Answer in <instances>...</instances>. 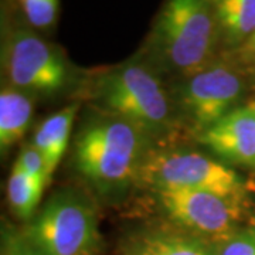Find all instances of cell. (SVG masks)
I'll use <instances>...</instances> for the list:
<instances>
[{"label":"cell","instance_id":"cell-8","mask_svg":"<svg viewBox=\"0 0 255 255\" xmlns=\"http://www.w3.org/2000/svg\"><path fill=\"white\" fill-rule=\"evenodd\" d=\"M1 68L7 85L30 95H51L70 82V68L63 54L26 28L7 36L1 48Z\"/></svg>","mask_w":255,"mask_h":255},{"label":"cell","instance_id":"cell-17","mask_svg":"<svg viewBox=\"0 0 255 255\" xmlns=\"http://www.w3.org/2000/svg\"><path fill=\"white\" fill-rule=\"evenodd\" d=\"M16 163L30 176H33L34 179L43 182L44 184L48 183L46 169V160L43 155L38 152L36 146L33 143H26L21 147L20 153H18Z\"/></svg>","mask_w":255,"mask_h":255},{"label":"cell","instance_id":"cell-20","mask_svg":"<svg viewBox=\"0 0 255 255\" xmlns=\"http://www.w3.org/2000/svg\"><path fill=\"white\" fill-rule=\"evenodd\" d=\"M251 104H253V105H254V108H255V101H253V102H251Z\"/></svg>","mask_w":255,"mask_h":255},{"label":"cell","instance_id":"cell-6","mask_svg":"<svg viewBox=\"0 0 255 255\" xmlns=\"http://www.w3.org/2000/svg\"><path fill=\"white\" fill-rule=\"evenodd\" d=\"M137 182L150 190L177 189L248 199L246 179L227 163L193 150L149 152Z\"/></svg>","mask_w":255,"mask_h":255},{"label":"cell","instance_id":"cell-12","mask_svg":"<svg viewBox=\"0 0 255 255\" xmlns=\"http://www.w3.org/2000/svg\"><path fill=\"white\" fill-rule=\"evenodd\" d=\"M33 95L6 85L0 91V149L9 150L24 136L33 118Z\"/></svg>","mask_w":255,"mask_h":255},{"label":"cell","instance_id":"cell-4","mask_svg":"<svg viewBox=\"0 0 255 255\" xmlns=\"http://www.w3.org/2000/svg\"><path fill=\"white\" fill-rule=\"evenodd\" d=\"M21 233L43 255H98L102 244L97 211L74 191L57 193Z\"/></svg>","mask_w":255,"mask_h":255},{"label":"cell","instance_id":"cell-1","mask_svg":"<svg viewBox=\"0 0 255 255\" xmlns=\"http://www.w3.org/2000/svg\"><path fill=\"white\" fill-rule=\"evenodd\" d=\"M149 136L127 119L105 115L92 119L75 137L74 160L78 172L102 193L124 190L137 182L149 153Z\"/></svg>","mask_w":255,"mask_h":255},{"label":"cell","instance_id":"cell-5","mask_svg":"<svg viewBox=\"0 0 255 255\" xmlns=\"http://www.w3.org/2000/svg\"><path fill=\"white\" fill-rule=\"evenodd\" d=\"M160 211L180 231L216 247L247 226L248 199L200 190H153Z\"/></svg>","mask_w":255,"mask_h":255},{"label":"cell","instance_id":"cell-19","mask_svg":"<svg viewBox=\"0 0 255 255\" xmlns=\"http://www.w3.org/2000/svg\"><path fill=\"white\" fill-rule=\"evenodd\" d=\"M238 50H240L241 57H243V60H244V61H247L248 64H253V65H255V33L253 34V36L250 37V38H248L246 43L240 47Z\"/></svg>","mask_w":255,"mask_h":255},{"label":"cell","instance_id":"cell-9","mask_svg":"<svg viewBox=\"0 0 255 255\" xmlns=\"http://www.w3.org/2000/svg\"><path fill=\"white\" fill-rule=\"evenodd\" d=\"M199 142L230 163L255 169V108L241 105L197 135Z\"/></svg>","mask_w":255,"mask_h":255},{"label":"cell","instance_id":"cell-10","mask_svg":"<svg viewBox=\"0 0 255 255\" xmlns=\"http://www.w3.org/2000/svg\"><path fill=\"white\" fill-rule=\"evenodd\" d=\"M78 112V104L68 105L53 114L41 122L33 136V145L38 149L46 160L48 182L53 177L57 166L68 146L73 122Z\"/></svg>","mask_w":255,"mask_h":255},{"label":"cell","instance_id":"cell-16","mask_svg":"<svg viewBox=\"0 0 255 255\" xmlns=\"http://www.w3.org/2000/svg\"><path fill=\"white\" fill-rule=\"evenodd\" d=\"M26 17L34 27L53 26L58 14V0H21Z\"/></svg>","mask_w":255,"mask_h":255},{"label":"cell","instance_id":"cell-2","mask_svg":"<svg viewBox=\"0 0 255 255\" xmlns=\"http://www.w3.org/2000/svg\"><path fill=\"white\" fill-rule=\"evenodd\" d=\"M220 34L211 0H167L156 23V58L182 78L214 60Z\"/></svg>","mask_w":255,"mask_h":255},{"label":"cell","instance_id":"cell-3","mask_svg":"<svg viewBox=\"0 0 255 255\" xmlns=\"http://www.w3.org/2000/svg\"><path fill=\"white\" fill-rule=\"evenodd\" d=\"M95 94L107 112L136 125L149 137L173 128V101L157 74L142 61H129L105 74Z\"/></svg>","mask_w":255,"mask_h":255},{"label":"cell","instance_id":"cell-11","mask_svg":"<svg viewBox=\"0 0 255 255\" xmlns=\"http://www.w3.org/2000/svg\"><path fill=\"white\" fill-rule=\"evenodd\" d=\"M124 255H214V247L180 230H159L135 238Z\"/></svg>","mask_w":255,"mask_h":255},{"label":"cell","instance_id":"cell-14","mask_svg":"<svg viewBox=\"0 0 255 255\" xmlns=\"http://www.w3.org/2000/svg\"><path fill=\"white\" fill-rule=\"evenodd\" d=\"M44 187V183L26 173L14 163L7 180V200L14 216L27 223L33 219Z\"/></svg>","mask_w":255,"mask_h":255},{"label":"cell","instance_id":"cell-15","mask_svg":"<svg viewBox=\"0 0 255 255\" xmlns=\"http://www.w3.org/2000/svg\"><path fill=\"white\" fill-rule=\"evenodd\" d=\"M214 255H255V219L214 247Z\"/></svg>","mask_w":255,"mask_h":255},{"label":"cell","instance_id":"cell-18","mask_svg":"<svg viewBox=\"0 0 255 255\" xmlns=\"http://www.w3.org/2000/svg\"><path fill=\"white\" fill-rule=\"evenodd\" d=\"M3 255H43L24 238L21 231L13 227H4L1 231Z\"/></svg>","mask_w":255,"mask_h":255},{"label":"cell","instance_id":"cell-7","mask_svg":"<svg viewBox=\"0 0 255 255\" xmlns=\"http://www.w3.org/2000/svg\"><path fill=\"white\" fill-rule=\"evenodd\" d=\"M246 91L247 80L238 65L227 60H213L183 78L177 88L176 107L199 135L241 107Z\"/></svg>","mask_w":255,"mask_h":255},{"label":"cell","instance_id":"cell-13","mask_svg":"<svg viewBox=\"0 0 255 255\" xmlns=\"http://www.w3.org/2000/svg\"><path fill=\"white\" fill-rule=\"evenodd\" d=\"M220 37L240 48L255 33V0H211Z\"/></svg>","mask_w":255,"mask_h":255}]
</instances>
